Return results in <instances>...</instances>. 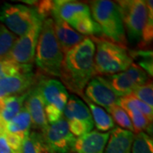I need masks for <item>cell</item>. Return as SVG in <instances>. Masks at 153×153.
I'll list each match as a JSON object with an SVG mask.
<instances>
[{
	"label": "cell",
	"instance_id": "obj_1",
	"mask_svg": "<svg viewBox=\"0 0 153 153\" xmlns=\"http://www.w3.org/2000/svg\"><path fill=\"white\" fill-rule=\"evenodd\" d=\"M95 44L90 38H85L79 44L66 52L61 62L60 77L62 84L72 93L84 98V88L95 76Z\"/></svg>",
	"mask_w": 153,
	"mask_h": 153
},
{
	"label": "cell",
	"instance_id": "obj_2",
	"mask_svg": "<svg viewBox=\"0 0 153 153\" xmlns=\"http://www.w3.org/2000/svg\"><path fill=\"white\" fill-rule=\"evenodd\" d=\"M63 57L64 54L55 37L54 22L52 18L49 17L43 22L34 60L42 73L46 76L60 77Z\"/></svg>",
	"mask_w": 153,
	"mask_h": 153
},
{
	"label": "cell",
	"instance_id": "obj_3",
	"mask_svg": "<svg viewBox=\"0 0 153 153\" xmlns=\"http://www.w3.org/2000/svg\"><path fill=\"white\" fill-rule=\"evenodd\" d=\"M96 44L94 53L95 76H109L127 70L134 62L127 47L103 38H91Z\"/></svg>",
	"mask_w": 153,
	"mask_h": 153
},
{
	"label": "cell",
	"instance_id": "obj_4",
	"mask_svg": "<svg viewBox=\"0 0 153 153\" xmlns=\"http://www.w3.org/2000/svg\"><path fill=\"white\" fill-rule=\"evenodd\" d=\"M88 7L102 35L111 42L126 47L128 42L117 4L109 0H95L89 2Z\"/></svg>",
	"mask_w": 153,
	"mask_h": 153
},
{
	"label": "cell",
	"instance_id": "obj_5",
	"mask_svg": "<svg viewBox=\"0 0 153 153\" xmlns=\"http://www.w3.org/2000/svg\"><path fill=\"white\" fill-rule=\"evenodd\" d=\"M44 105V112L48 123H53L63 117V111L69 94L62 82L38 74L36 82Z\"/></svg>",
	"mask_w": 153,
	"mask_h": 153
},
{
	"label": "cell",
	"instance_id": "obj_6",
	"mask_svg": "<svg viewBox=\"0 0 153 153\" xmlns=\"http://www.w3.org/2000/svg\"><path fill=\"white\" fill-rule=\"evenodd\" d=\"M44 20L35 8L21 4L5 3L0 6V22L16 36H22L39 22Z\"/></svg>",
	"mask_w": 153,
	"mask_h": 153
},
{
	"label": "cell",
	"instance_id": "obj_7",
	"mask_svg": "<svg viewBox=\"0 0 153 153\" xmlns=\"http://www.w3.org/2000/svg\"><path fill=\"white\" fill-rule=\"evenodd\" d=\"M116 3L120 10L127 42L139 44L147 19L146 1L123 0Z\"/></svg>",
	"mask_w": 153,
	"mask_h": 153
},
{
	"label": "cell",
	"instance_id": "obj_8",
	"mask_svg": "<svg viewBox=\"0 0 153 153\" xmlns=\"http://www.w3.org/2000/svg\"><path fill=\"white\" fill-rule=\"evenodd\" d=\"M63 117L68 124L69 130L75 137L92 131L94 122L87 105L75 95H70L63 111Z\"/></svg>",
	"mask_w": 153,
	"mask_h": 153
},
{
	"label": "cell",
	"instance_id": "obj_9",
	"mask_svg": "<svg viewBox=\"0 0 153 153\" xmlns=\"http://www.w3.org/2000/svg\"><path fill=\"white\" fill-rule=\"evenodd\" d=\"M110 88L119 98L132 93V91L150 79L147 73L135 63L123 72L113 75L103 76Z\"/></svg>",
	"mask_w": 153,
	"mask_h": 153
},
{
	"label": "cell",
	"instance_id": "obj_10",
	"mask_svg": "<svg viewBox=\"0 0 153 153\" xmlns=\"http://www.w3.org/2000/svg\"><path fill=\"white\" fill-rule=\"evenodd\" d=\"M44 22L36 23L27 33L16 38L7 58L23 66H33L38 37Z\"/></svg>",
	"mask_w": 153,
	"mask_h": 153
},
{
	"label": "cell",
	"instance_id": "obj_11",
	"mask_svg": "<svg viewBox=\"0 0 153 153\" xmlns=\"http://www.w3.org/2000/svg\"><path fill=\"white\" fill-rule=\"evenodd\" d=\"M42 134L52 153H71L76 137L70 132L64 117L49 124Z\"/></svg>",
	"mask_w": 153,
	"mask_h": 153
},
{
	"label": "cell",
	"instance_id": "obj_12",
	"mask_svg": "<svg viewBox=\"0 0 153 153\" xmlns=\"http://www.w3.org/2000/svg\"><path fill=\"white\" fill-rule=\"evenodd\" d=\"M84 98L96 105L104 107L106 111L117 104L119 97L110 88L103 76H94L84 88Z\"/></svg>",
	"mask_w": 153,
	"mask_h": 153
},
{
	"label": "cell",
	"instance_id": "obj_13",
	"mask_svg": "<svg viewBox=\"0 0 153 153\" xmlns=\"http://www.w3.org/2000/svg\"><path fill=\"white\" fill-rule=\"evenodd\" d=\"M38 79L33 71L25 72L0 79V99L27 93Z\"/></svg>",
	"mask_w": 153,
	"mask_h": 153
},
{
	"label": "cell",
	"instance_id": "obj_14",
	"mask_svg": "<svg viewBox=\"0 0 153 153\" xmlns=\"http://www.w3.org/2000/svg\"><path fill=\"white\" fill-rule=\"evenodd\" d=\"M52 17H57L66 22L70 27L83 16H91L88 4L71 0L53 1Z\"/></svg>",
	"mask_w": 153,
	"mask_h": 153
},
{
	"label": "cell",
	"instance_id": "obj_15",
	"mask_svg": "<svg viewBox=\"0 0 153 153\" xmlns=\"http://www.w3.org/2000/svg\"><path fill=\"white\" fill-rule=\"evenodd\" d=\"M23 105L27 110L28 113L31 117L32 126L36 130L44 133L49 123L47 122L44 112V102L36 83L33 88H30V90L27 94V97L25 99Z\"/></svg>",
	"mask_w": 153,
	"mask_h": 153
},
{
	"label": "cell",
	"instance_id": "obj_16",
	"mask_svg": "<svg viewBox=\"0 0 153 153\" xmlns=\"http://www.w3.org/2000/svg\"><path fill=\"white\" fill-rule=\"evenodd\" d=\"M110 133L93 130L76 137L71 153H103Z\"/></svg>",
	"mask_w": 153,
	"mask_h": 153
},
{
	"label": "cell",
	"instance_id": "obj_17",
	"mask_svg": "<svg viewBox=\"0 0 153 153\" xmlns=\"http://www.w3.org/2000/svg\"><path fill=\"white\" fill-rule=\"evenodd\" d=\"M52 20L54 22L55 37L63 54H66V52L73 49L86 38L80 33H76L66 22L59 18L53 17Z\"/></svg>",
	"mask_w": 153,
	"mask_h": 153
},
{
	"label": "cell",
	"instance_id": "obj_18",
	"mask_svg": "<svg viewBox=\"0 0 153 153\" xmlns=\"http://www.w3.org/2000/svg\"><path fill=\"white\" fill-rule=\"evenodd\" d=\"M134 134L119 127L113 128L103 153H131Z\"/></svg>",
	"mask_w": 153,
	"mask_h": 153
},
{
	"label": "cell",
	"instance_id": "obj_19",
	"mask_svg": "<svg viewBox=\"0 0 153 153\" xmlns=\"http://www.w3.org/2000/svg\"><path fill=\"white\" fill-rule=\"evenodd\" d=\"M31 117L28 113L27 110L23 105V107L20 110L16 116L6 124L5 134H15L25 138L31 132Z\"/></svg>",
	"mask_w": 153,
	"mask_h": 153
},
{
	"label": "cell",
	"instance_id": "obj_20",
	"mask_svg": "<svg viewBox=\"0 0 153 153\" xmlns=\"http://www.w3.org/2000/svg\"><path fill=\"white\" fill-rule=\"evenodd\" d=\"M84 100L87 101L88 105L90 108V113L92 116L94 125H95L98 131L106 133L115 128L114 122L109 113H107L102 107L88 101L87 99L84 98Z\"/></svg>",
	"mask_w": 153,
	"mask_h": 153
},
{
	"label": "cell",
	"instance_id": "obj_21",
	"mask_svg": "<svg viewBox=\"0 0 153 153\" xmlns=\"http://www.w3.org/2000/svg\"><path fill=\"white\" fill-rule=\"evenodd\" d=\"M22 153H52L44 141L42 133L30 132L24 138L22 143Z\"/></svg>",
	"mask_w": 153,
	"mask_h": 153
},
{
	"label": "cell",
	"instance_id": "obj_22",
	"mask_svg": "<svg viewBox=\"0 0 153 153\" xmlns=\"http://www.w3.org/2000/svg\"><path fill=\"white\" fill-rule=\"evenodd\" d=\"M117 105L124 110L127 114L128 115L134 128V134H137L140 132L149 130V128H152V123L139 110H137L130 105L125 104V103L117 102Z\"/></svg>",
	"mask_w": 153,
	"mask_h": 153
},
{
	"label": "cell",
	"instance_id": "obj_23",
	"mask_svg": "<svg viewBox=\"0 0 153 153\" xmlns=\"http://www.w3.org/2000/svg\"><path fill=\"white\" fill-rule=\"evenodd\" d=\"M76 33L82 36H91V38H96V36H102L101 29L98 24L94 22L91 16H83L77 20L71 26Z\"/></svg>",
	"mask_w": 153,
	"mask_h": 153
},
{
	"label": "cell",
	"instance_id": "obj_24",
	"mask_svg": "<svg viewBox=\"0 0 153 153\" xmlns=\"http://www.w3.org/2000/svg\"><path fill=\"white\" fill-rule=\"evenodd\" d=\"M129 55L131 59L136 60L138 66L147 73L150 77L153 74V63H152V51L149 49H135L129 50Z\"/></svg>",
	"mask_w": 153,
	"mask_h": 153
},
{
	"label": "cell",
	"instance_id": "obj_25",
	"mask_svg": "<svg viewBox=\"0 0 153 153\" xmlns=\"http://www.w3.org/2000/svg\"><path fill=\"white\" fill-rule=\"evenodd\" d=\"M153 2L152 0L146 1L147 8V19L143 29L141 40L139 44L140 49H145L152 44L153 39Z\"/></svg>",
	"mask_w": 153,
	"mask_h": 153
},
{
	"label": "cell",
	"instance_id": "obj_26",
	"mask_svg": "<svg viewBox=\"0 0 153 153\" xmlns=\"http://www.w3.org/2000/svg\"><path fill=\"white\" fill-rule=\"evenodd\" d=\"M31 71H33V66H21L9 58L0 60V79Z\"/></svg>",
	"mask_w": 153,
	"mask_h": 153
},
{
	"label": "cell",
	"instance_id": "obj_27",
	"mask_svg": "<svg viewBox=\"0 0 153 153\" xmlns=\"http://www.w3.org/2000/svg\"><path fill=\"white\" fill-rule=\"evenodd\" d=\"M131 153H153V140L145 132L134 134Z\"/></svg>",
	"mask_w": 153,
	"mask_h": 153
},
{
	"label": "cell",
	"instance_id": "obj_28",
	"mask_svg": "<svg viewBox=\"0 0 153 153\" xmlns=\"http://www.w3.org/2000/svg\"><path fill=\"white\" fill-rule=\"evenodd\" d=\"M16 38L14 33L0 24V60L8 57Z\"/></svg>",
	"mask_w": 153,
	"mask_h": 153
},
{
	"label": "cell",
	"instance_id": "obj_29",
	"mask_svg": "<svg viewBox=\"0 0 153 153\" xmlns=\"http://www.w3.org/2000/svg\"><path fill=\"white\" fill-rule=\"evenodd\" d=\"M107 111L110 113V116L111 117L113 122H116V123L119 126V128L134 133L133 125L128 115L118 105H114Z\"/></svg>",
	"mask_w": 153,
	"mask_h": 153
},
{
	"label": "cell",
	"instance_id": "obj_30",
	"mask_svg": "<svg viewBox=\"0 0 153 153\" xmlns=\"http://www.w3.org/2000/svg\"><path fill=\"white\" fill-rule=\"evenodd\" d=\"M117 102L125 103V104L130 105L132 106H134V108H136L137 110H139V111L146 117V119H147L151 123H152L153 108H151L150 106H148L147 105L145 104L142 101H140V100H138L136 97H134V95H132L131 94L120 97Z\"/></svg>",
	"mask_w": 153,
	"mask_h": 153
},
{
	"label": "cell",
	"instance_id": "obj_31",
	"mask_svg": "<svg viewBox=\"0 0 153 153\" xmlns=\"http://www.w3.org/2000/svg\"><path fill=\"white\" fill-rule=\"evenodd\" d=\"M131 94L151 108H153V83L152 79H149L144 84L135 88Z\"/></svg>",
	"mask_w": 153,
	"mask_h": 153
},
{
	"label": "cell",
	"instance_id": "obj_32",
	"mask_svg": "<svg viewBox=\"0 0 153 153\" xmlns=\"http://www.w3.org/2000/svg\"><path fill=\"white\" fill-rule=\"evenodd\" d=\"M36 4L35 10L44 20L49 18V16L52 15L53 1H41L38 2V4Z\"/></svg>",
	"mask_w": 153,
	"mask_h": 153
}]
</instances>
